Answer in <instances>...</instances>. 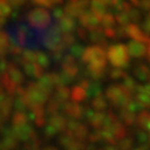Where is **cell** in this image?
I'll return each mask as SVG.
<instances>
[{
  "label": "cell",
  "instance_id": "1",
  "mask_svg": "<svg viewBox=\"0 0 150 150\" xmlns=\"http://www.w3.org/2000/svg\"><path fill=\"white\" fill-rule=\"evenodd\" d=\"M8 38L14 45L27 49L28 51H37L43 49V31L31 27L26 21H14L5 28Z\"/></svg>",
  "mask_w": 150,
  "mask_h": 150
},
{
  "label": "cell",
  "instance_id": "2",
  "mask_svg": "<svg viewBox=\"0 0 150 150\" xmlns=\"http://www.w3.org/2000/svg\"><path fill=\"white\" fill-rule=\"evenodd\" d=\"M83 60L89 63V70L93 77H99L104 73L106 66V57L99 46H91L84 51Z\"/></svg>",
  "mask_w": 150,
  "mask_h": 150
},
{
  "label": "cell",
  "instance_id": "3",
  "mask_svg": "<svg viewBox=\"0 0 150 150\" xmlns=\"http://www.w3.org/2000/svg\"><path fill=\"white\" fill-rule=\"evenodd\" d=\"M26 23L35 28V30H39V31H44L46 30L51 24H52V17L51 13L47 8L45 7H34L33 10H31L26 17Z\"/></svg>",
  "mask_w": 150,
  "mask_h": 150
},
{
  "label": "cell",
  "instance_id": "4",
  "mask_svg": "<svg viewBox=\"0 0 150 150\" xmlns=\"http://www.w3.org/2000/svg\"><path fill=\"white\" fill-rule=\"evenodd\" d=\"M108 58L110 63L116 67H125L129 64V53L123 44L111 46L108 51Z\"/></svg>",
  "mask_w": 150,
  "mask_h": 150
},
{
  "label": "cell",
  "instance_id": "5",
  "mask_svg": "<svg viewBox=\"0 0 150 150\" xmlns=\"http://www.w3.org/2000/svg\"><path fill=\"white\" fill-rule=\"evenodd\" d=\"M62 42V33L57 21H52V24L43 31V45L46 49L54 50L59 46Z\"/></svg>",
  "mask_w": 150,
  "mask_h": 150
},
{
  "label": "cell",
  "instance_id": "6",
  "mask_svg": "<svg viewBox=\"0 0 150 150\" xmlns=\"http://www.w3.org/2000/svg\"><path fill=\"white\" fill-rule=\"evenodd\" d=\"M128 53L131 57H143L144 54H146V49L142 43L138 42H130L128 44Z\"/></svg>",
  "mask_w": 150,
  "mask_h": 150
},
{
  "label": "cell",
  "instance_id": "7",
  "mask_svg": "<svg viewBox=\"0 0 150 150\" xmlns=\"http://www.w3.org/2000/svg\"><path fill=\"white\" fill-rule=\"evenodd\" d=\"M31 102H37V103H42L45 100L46 98V95H45V91L38 85L37 86L35 84H32L30 86V95H28Z\"/></svg>",
  "mask_w": 150,
  "mask_h": 150
},
{
  "label": "cell",
  "instance_id": "8",
  "mask_svg": "<svg viewBox=\"0 0 150 150\" xmlns=\"http://www.w3.org/2000/svg\"><path fill=\"white\" fill-rule=\"evenodd\" d=\"M81 23H82L85 27H88V28H90V30H93V28L97 27V25H98V23H99V19H98L93 13L85 12V13H83V14L81 16Z\"/></svg>",
  "mask_w": 150,
  "mask_h": 150
},
{
  "label": "cell",
  "instance_id": "9",
  "mask_svg": "<svg viewBox=\"0 0 150 150\" xmlns=\"http://www.w3.org/2000/svg\"><path fill=\"white\" fill-rule=\"evenodd\" d=\"M58 25H59V28L60 30H63L64 32H70V31H72L73 28H74V20L69 16V17H66V16H63L58 21Z\"/></svg>",
  "mask_w": 150,
  "mask_h": 150
},
{
  "label": "cell",
  "instance_id": "10",
  "mask_svg": "<svg viewBox=\"0 0 150 150\" xmlns=\"http://www.w3.org/2000/svg\"><path fill=\"white\" fill-rule=\"evenodd\" d=\"M25 71L32 77H39L42 74V67L34 63H25Z\"/></svg>",
  "mask_w": 150,
  "mask_h": 150
},
{
  "label": "cell",
  "instance_id": "11",
  "mask_svg": "<svg viewBox=\"0 0 150 150\" xmlns=\"http://www.w3.org/2000/svg\"><path fill=\"white\" fill-rule=\"evenodd\" d=\"M134 72H135L136 76H138L141 79H148V77L150 76L149 70H148L144 65H142V64H138Z\"/></svg>",
  "mask_w": 150,
  "mask_h": 150
},
{
  "label": "cell",
  "instance_id": "12",
  "mask_svg": "<svg viewBox=\"0 0 150 150\" xmlns=\"http://www.w3.org/2000/svg\"><path fill=\"white\" fill-rule=\"evenodd\" d=\"M138 122L144 129L150 131V114L149 112H142L138 117Z\"/></svg>",
  "mask_w": 150,
  "mask_h": 150
},
{
  "label": "cell",
  "instance_id": "13",
  "mask_svg": "<svg viewBox=\"0 0 150 150\" xmlns=\"http://www.w3.org/2000/svg\"><path fill=\"white\" fill-rule=\"evenodd\" d=\"M35 62L39 63L40 67H47L50 65V58L43 52H39L35 54Z\"/></svg>",
  "mask_w": 150,
  "mask_h": 150
},
{
  "label": "cell",
  "instance_id": "14",
  "mask_svg": "<svg viewBox=\"0 0 150 150\" xmlns=\"http://www.w3.org/2000/svg\"><path fill=\"white\" fill-rule=\"evenodd\" d=\"M72 98L76 102H81L85 98V91L82 88H73L72 89Z\"/></svg>",
  "mask_w": 150,
  "mask_h": 150
},
{
  "label": "cell",
  "instance_id": "15",
  "mask_svg": "<svg viewBox=\"0 0 150 150\" xmlns=\"http://www.w3.org/2000/svg\"><path fill=\"white\" fill-rule=\"evenodd\" d=\"M11 79H12V83H20L23 82V74L19 72V70H17L16 67H12L11 69Z\"/></svg>",
  "mask_w": 150,
  "mask_h": 150
},
{
  "label": "cell",
  "instance_id": "16",
  "mask_svg": "<svg viewBox=\"0 0 150 150\" xmlns=\"http://www.w3.org/2000/svg\"><path fill=\"white\" fill-rule=\"evenodd\" d=\"M11 13V6L6 1H0V16L7 17Z\"/></svg>",
  "mask_w": 150,
  "mask_h": 150
},
{
  "label": "cell",
  "instance_id": "17",
  "mask_svg": "<svg viewBox=\"0 0 150 150\" xmlns=\"http://www.w3.org/2000/svg\"><path fill=\"white\" fill-rule=\"evenodd\" d=\"M67 111H69V114H70L71 116L77 117V116H79L81 108H79V105H78V104H71V105H69Z\"/></svg>",
  "mask_w": 150,
  "mask_h": 150
},
{
  "label": "cell",
  "instance_id": "18",
  "mask_svg": "<svg viewBox=\"0 0 150 150\" xmlns=\"http://www.w3.org/2000/svg\"><path fill=\"white\" fill-rule=\"evenodd\" d=\"M102 21H103V24L106 26V28H110L111 25H114V24H115V19H114V17H112L111 14H106V16H104L103 19H102Z\"/></svg>",
  "mask_w": 150,
  "mask_h": 150
},
{
  "label": "cell",
  "instance_id": "19",
  "mask_svg": "<svg viewBox=\"0 0 150 150\" xmlns=\"http://www.w3.org/2000/svg\"><path fill=\"white\" fill-rule=\"evenodd\" d=\"M73 37L71 35V34H64L63 35V38H62V42H63V45L64 46H69V45H71L72 43H73Z\"/></svg>",
  "mask_w": 150,
  "mask_h": 150
},
{
  "label": "cell",
  "instance_id": "20",
  "mask_svg": "<svg viewBox=\"0 0 150 150\" xmlns=\"http://www.w3.org/2000/svg\"><path fill=\"white\" fill-rule=\"evenodd\" d=\"M93 106L97 108V109H103L105 108V102L102 97H97L95 100H93Z\"/></svg>",
  "mask_w": 150,
  "mask_h": 150
},
{
  "label": "cell",
  "instance_id": "21",
  "mask_svg": "<svg viewBox=\"0 0 150 150\" xmlns=\"http://www.w3.org/2000/svg\"><path fill=\"white\" fill-rule=\"evenodd\" d=\"M13 121H14V124H17V125H19V122H20V121H21V123L24 124V123L26 122V117H25L23 114H17V115L14 116Z\"/></svg>",
  "mask_w": 150,
  "mask_h": 150
},
{
  "label": "cell",
  "instance_id": "22",
  "mask_svg": "<svg viewBox=\"0 0 150 150\" xmlns=\"http://www.w3.org/2000/svg\"><path fill=\"white\" fill-rule=\"evenodd\" d=\"M35 4H38L40 7L42 6H46V7H52L54 5H57V1H35Z\"/></svg>",
  "mask_w": 150,
  "mask_h": 150
},
{
  "label": "cell",
  "instance_id": "23",
  "mask_svg": "<svg viewBox=\"0 0 150 150\" xmlns=\"http://www.w3.org/2000/svg\"><path fill=\"white\" fill-rule=\"evenodd\" d=\"M116 19L120 24H125L128 21V16L127 14H120V16L116 17Z\"/></svg>",
  "mask_w": 150,
  "mask_h": 150
},
{
  "label": "cell",
  "instance_id": "24",
  "mask_svg": "<svg viewBox=\"0 0 150 150\" xmlns=\"http://www.w3.org/2000/svg\"><path fill=\"white\" fill-rule=\"evenodd\" d=\"M124 76L125 74L122 71H112L111 72V77L112 78H120V77H124Z\"/></svg>",
  "mask_w": 150,
  "mask_h": 150
},
{
  "label": "cell",
  "instance_id": "25",
  "mask_svg": "<svg viewBox=\"0 0 150 150\" xmlns=\"http://www.w3.org/2000/svg\"><path fill=\"white\" fill-rule=\"evenodd\" d=\"M143 27H144V31L150 33V18H148L146 20H144L143 23Z\"/></svg>",
  "mask_w": 150,
  "mask_h": 150
},
{
  "label": "cell",
  "instance_id": "26",
  "mask_svg": "<svg viewBox=\"0 0 150 150\" xmlns=\"http://www.w3.org/2000/svg\"><path fill=\"white\" fill-rule=\"evenodd\" d=\"M141 5H142L143 7H145V8H148V10L150 8V1H149V3H142Z\"/></svg>",
  "mask_w": 150,
  "mask_h": 150
}]
</instances>
